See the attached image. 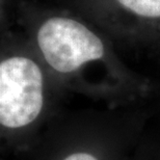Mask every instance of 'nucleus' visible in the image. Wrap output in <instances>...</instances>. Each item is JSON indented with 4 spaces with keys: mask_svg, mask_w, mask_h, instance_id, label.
<instances>
[{
    "mask_svg": "<svg viewBox=\"0 0 160 160\" xmlns=\"http://www.w3.org/2000/svg\"><path fill=\"white\" fill-rule=\"evenodd\" d=\"M37 44L46 63L57 74L74 75L106 55L103 41L81 22L57 16L45 20L37 31Z\"/></svg>",
    "mask_w": 160,
    "mask_h": 160,
    "instance_id": "f03ea898",
    "label": "nucleus"
},
{
    "mask_svg": "<svg viewBox=\"0 0 160 160\" xmlns=\"http://www.w3.org/2000/svg\"><path fill=\"white\" fill-rule=\"evenodd\" d=\"M57 160H102L100 155L88 148H75L66 152Z\"/></svg>",
    "mask_w": 160,
    "mask_h": 160,
    "instance_id": "20e7f679",
    "label": "nucleus"
},
{
    "mask_svg": "<svg viewBox=\"0 0 160 160\" xmlns=\"http://www.w3.org/2000/svg\"><path fill=\"white\" fill-rule=\"evenodd\" d=\"M125 11L148 20L160 19V0H116Z\"/></svg>",
    "mask_w": 160,
    "mask_h": 160,
    "instance_id": "7ed1b4c3",
    "label": "nucleus"
},
{
    "mask_svg": "<svg viewBox=\"0 0 160 160\" xmlns=\"http://www.w3.org/2000/svg\"><path fill=\"white\" fill-rule=\"evenodd\" d=\"M46 104V81L41 66L22 54L3 57L0 62V126L2 132L29 129Z\"/></svg>",
    "mask_w": 160,
    "mask_h": 160,
    "instance_id": "f257e3e1",
    "label": "nucleus"
}]
</instances>
